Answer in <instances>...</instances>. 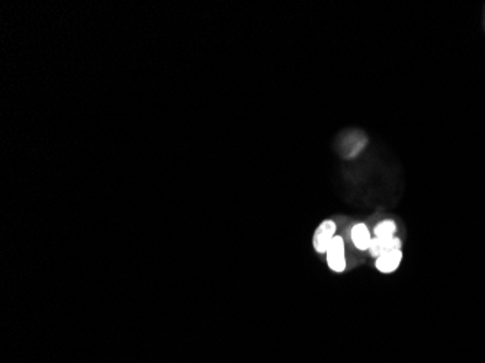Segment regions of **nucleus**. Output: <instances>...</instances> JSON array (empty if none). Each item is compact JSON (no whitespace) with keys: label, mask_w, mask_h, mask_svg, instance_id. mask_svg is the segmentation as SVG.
I'll return each instance as SVG.
<instances>
[{"label":"nucleus","mask_w":485,"mask_h":363,"mask_svg":"<svg viewBox=\"0 0 485 363\" xmlns=\"http://www.w3.org/2000/svg\"><path fill=\"white\" fill-rule=\"evenodd\" d=\"M372 236H371V231H369V228L367 224H363V222H358L353 225L352 228V241H353V245L358 250L360 251H365V250H369V246H371V241H372Z\"/></svg>","instance_id":"423d86ee"},{"label":"nucleus","mask_w":485,"mask_h":363,"mask_svg":"<svg viewBox=\"0 0 485 363\" xmlns=\"http://www.w3.org/2000/svg\"><path fill=\"white\" fill-rule=\"evenodd\" d=\"M338 231V225L333 220H324L318 227L317 230L314 231V237H313V247L317 253L322 254L326 253L330 243L333 241V238L338 236L336 234Z\"/></svg>","instance_id":"7ed1b4c3"},{"label":"nucleus","mask_w":485,"mask_h":363,"mask_svg":"<svg viewBox=\"0 0 485 363\" xmlns=\"http://www.w3.org/2000/svg\"><path fill=\"white\" fill-rule=\"evenodd\" d=\"M327 265L330 271L334 273H342L346 271L347 260H346V246L342 236H336L330 243L327 251Z\"/></svg>","instance_id":"f03ea898"},{"label":"nucleus","mask_w":485,"mask_h":363,"mask_svg":"<svg viewBox=\"0 0 485 363\" xmlns=\"http://www.w3.org/2000/svg\"><path fill=\"white\" fill-rule=\"evenodd\" d=\"M401 260H402V250L395 249V250H391V251L382 254V256H380V258H376L375 267L378 269V272H381L384 275H389V273H394L397 271L401 265Z\"/></svg>","instance_id":"39448f33"},{"label":"nucleus","mask_w":485,"mask_h":363,"mask_svg":"<svg viewBox=\"0 0 485 363\" xmlns=\"http://www.w3.org/2000/svg\"><path fill=\"white\" fill-rule=\"evenodd\" d=\"M368 138L362 131L353 129L347 131L339 140V153L343 158H355L360 154V152L365 149Z\"/></svg>","instance_id":"f257e3e1"},{"label":"nucleus","mask_w":485,"mask_h":363,"mask_svg":"<svg viewBox=\"0 0 485 363\" xmlns=\"http://www.w3.org/2000/svg\"><path fill=\"white\" fill-rule=\"evenodd\" d=\"M402 247V241L395 237V236H391V237H373L372 241H371V246H369V253H371V256L372 258H380L382 256V254L391 251V250H395V249H401Z\"/></svg>","instance_id":"20e7f679"},{"label":"nucleus","mask_w":485,"mask_h":363,"mask_svg":"<svg viewBox=\"0 0 485 363\" xmlns=\"http://www.w3.org/2000/svg\"><path fill=\"white\" fill-rule=\"evenodd\" d=\"M375 237H391L397 233V224L394 220H384L376 224L375 227Z\"/></svg>","instance_id":"0eeeda50"}]
</instances>
